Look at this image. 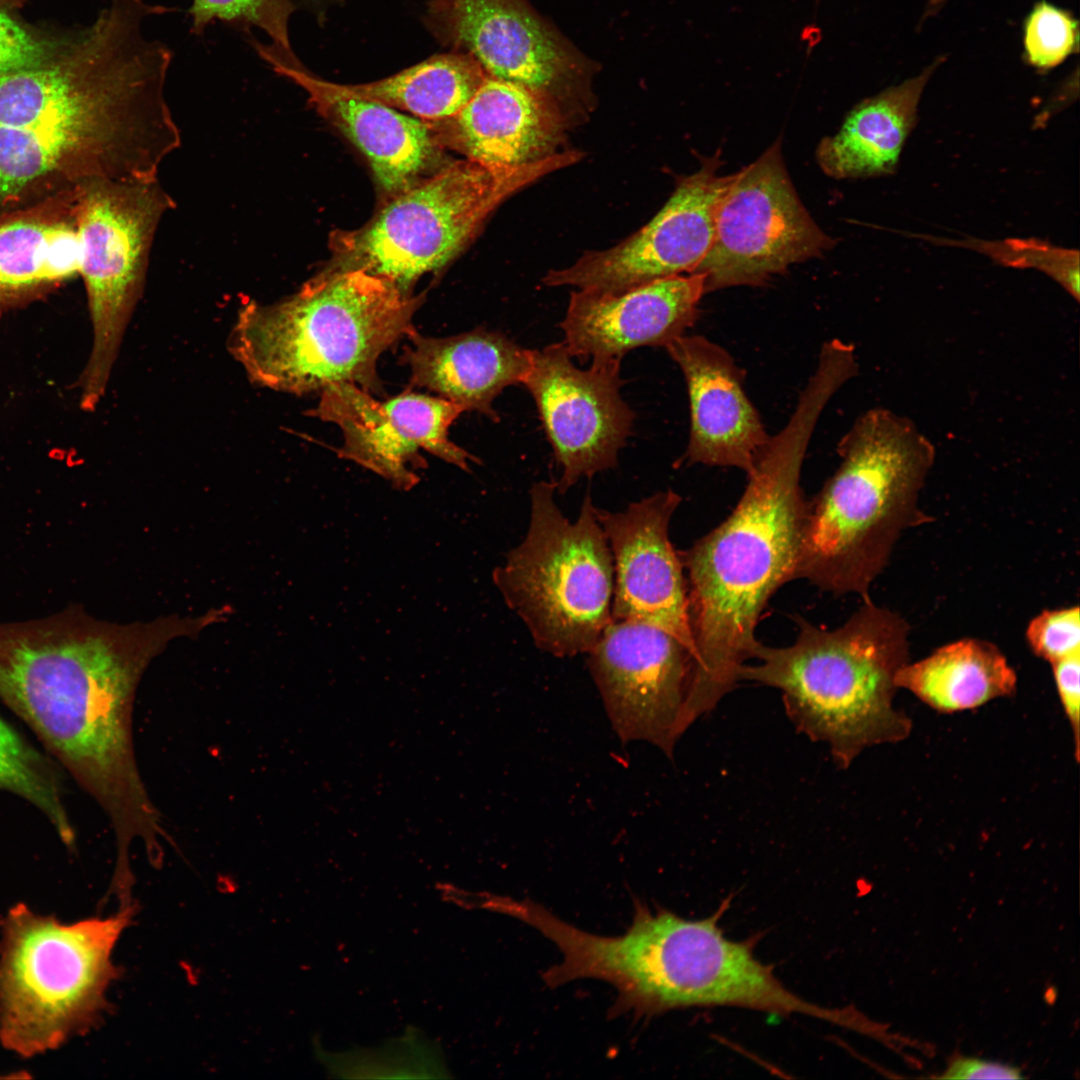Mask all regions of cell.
Masks as SVG:
<instances>
[{
	"label": "cell",
	"instance_id": "cell-33",
	"mask_svg": "<svg viewBox=\"0 0 1080 1080\" xmlns=\"http://www.w3.org/2000/svg\"><path fill=\"white\" fill-rule=\"evenodd\" d=\"M49 57L42 42L0 9V75L38 65Z\"/></svg>",
	"mask_w": 1080,
	"mask_h": 1080
},
{
	"label": "cell",
	"instance_id": "cell-24",
	"mask_svg": "<svg viewBox=\"0 0 1080 1080\" xmlns=\"http://www.w3.org/2000/svg\"><path fill=\"white\" fill-rule=\"evenodd\" d=\"M938 63L856 106L839 132L817 148L823 171L838 179L891 174L917 121L918 104Z\"/></svg>",
	"mask_w": 1080,
	"mask_h": 1080
},
{
	"label": "cell",
	"instance_id": "cell-11",
	"mask_svg": "<svg viewBox=\"0 0 1080 1080\" xmlns=\"http://www.w3.org/2000/svg\"><path fill=\"white\" fill-rule=\"evenodd\" d=\"M833 245L800 201L777 140L733 174L717 211L711 247L694 272L704 275L705 293L760 286Z\"/></svg>",
	"mask_w": 1080,
	"mask_h": 1080
},
{
	"label": "cell",
	"instance_id": "cell-18",
	"mask_svg": "<svg viewBox=\"0 0 1080 1080\" xmlns=\"http://www.w3.org/2000/svg\"><path fill=\"white\" fill-rule=\"evenodd\" d=\"M249 43L274 72L300 86L317 111L363 153L378 186L389 196L422 180L436 162L441 143L430 122L346 92L308 71L294 52L255 37Z\"/></svg>",
	"mask_w": 1080,
	"mask_h": 1080
},
{
	"label": "cell",
	"instance_id": "cell-13",
	"mask_svg": "<svg viewBox=\"0 0 1080 1080\" xmlns=\"http://www.w3.org/2000/svg\"><path fill=\"white\" fill-rule=\"evenodd\" d=\"M564 343L531 350L523 385L532 395L556 462L557 491L612 469L631 435L635 414L622 399L621 360L578 368Z\"/></svg>",
	"mask_w": 1080,
	"mask_h": 1080
},
{
	"label": "cell",
	"instance_id": "cell-21",
	"mask_svg": "<svg viewBox=\"0 0 1080 1080\" xmlns=\"http://www.w3.org/2000/svg\"><path fill=\"white\" fill-rule=\"evenodd\" d=\"M566 120L548 96L487 76L455 116L430 123L441 145L485 167L504 169L559 153Z\"/></svg>",
	"mask_w": 1080,
	"mask_h": 1080
},
{
	"label": "cell",
	"instance_id": "cell-5",
	"mask_svg": "<svg viewBox=\"0 0 1080 1080\" xmlns=\"http://www.w3.org/2000/svg\"><path fill=\"white\" fill-rule=\"evenodd\" d=\"M837 452L839 467L807 502L794 579L867 599L901 534L932 520L918 501L935 449L908 418L873 408Z\"/></svg>",
	"mask_w": 1080,
	"mask_h": 1080
},
{
	"label": "cell",
	"instance_id": "cell-10",
	"mask_svg": "<svg viewBox=\"0 0 1080 1080\" xmlns=\"http://www.w3.org/2000/svg\"><path fill=\"white\" fill-rule=\"evenodd\" d=\"M82 276L93 329L80 379V406L102 399L125 329L141 295L162 217L175 207L158 177L92 178L76 184Z\"/></svg>",
	"mask_w": 1080,
	"mask_h": 1080
},
{
	"label": "cell",
	"instance_id": "cell-14",
	"mask_svg": "<svg viewBox=\"0 0 1080 1080\" xmlns=\"http://www.w3.org/2000/svg\"><path fill=\"white\" fill-rule=\"evenodd\" d=\"M719 154L682 177L662 209L617 245L585 252L572 265L549 271L542 282L604 293L622 292L655 280L693 273L714 237L720 202L733 175H718Z\"/></svg>",
	"mask_w": 1080,
	"mask_h": 1080
},
{
	"label": "cell",
	"instance_id": "cell-17",
	"mask_svg": "<svg viewBox=\"0 0 1080 1080\" xmlns=\"http://www.w3.org/2000/svg\"><path fill=\"white\" fill-rule=\"evenodd\" d=\"M681 502L671 489L633 502L623 511L596 507L614 571L613 620H634L672 634L692 653L683 565L669 540V523Z\"/></svg>",
	"mask_w": 1080,
	"mask_h": 1080
},
{
	"label": "cell",
	"instance_id": "cell-30",
	"mask_svg": "<svg viewBox=\"0 0 1080 1080\" xmlns=\"http://www.w3.org/2000/svg\"><path fill=\"white\" fill-rule=\"evenodd\" d=\"M951 245L974 249L991 257L1001 265L1016 268H1033L1044 272L1058 282L1079 302V252L1056 247L1040 239H1005L983 241L963 239L950 241Z\"/></svg>",
	"mask_w": 1080,
	"mask_h": 1080
},
{
	"label": "cell",
	"instance_id": "cell-16",
	"mask_svg": "<svg viewBox=\"0 0 1080 1080\" xmlns=\"http://www.w3.org/2000/svg\"><path fill=\"white\" fill-rule=\"evenodd\" d=\"M463 409L444 398L411 390L379 401L360 387L342 383L320 392L316 408L308 412L332 422L342 431L339 457L375 472L399 490L419 482L415 473L426 467L420 450L470 471L480 460L453 443L448 435Z\"/></svg>",
	"mask_w": 1080,
	"mask_h": 1080
},
{
	"label": "cell",
	"instance_id": "cell-25",
	"mask_svg": "<svg viewBox=\"0 0 1080 1080\" xmlns=\"http://www.w3.org/2000/svg\"><path fill=\"white\" fill-rule=\"evenodd\" d=\"M896 686L938 712L954 713L1014 695L1017 675L996 645L966 638L905 664Z\"/></svg>",
	"mask_w": 1080,
	"mask_h": 1080
},
{
	"label": "cell",
	"instance_id": "cell-31",
	"mask_svg": "<svg viewBox=\"0 0 1080 1080\" xmlns=\"http://www.w3.org/2000/svg\"><path fill=\"white\" fill-rule=\"evenodd\" d=\"M1078 47L1077 21L1067 11L1046 2L1036 4L1024 27L1025 57L1047 70L1061 64Z\"/></svg>",
	"mask_w": 1080,
	"mask_h": 1080
},
{
	"label": "cell",
	"instance_id": "cell-12",
	"mask_svg": "<svg viewBox=\"0 0 1080 1080\" xmlns=\"http://www.w3.org/2000/svg\"><path fill=\"white\" fill-rule=\"evenodd\" d=\"M587 655L619 738L648 742L671 757L693 723L694 657L689 649L657 626L612 619Z\"/></svg>",
	"mask_w": 1080,
	"mask_h": 1080
},
{
	"label": "cell",
	"instance_id": "cell-35",
	"mask_svg": "<svg viewBox=\"0 0 1080 1080\" xmlns=\"http://www.w3.org/2000/svg\"><path fill=\"white\" fill-rule=\"evenodd\" d=\"M938 1078L944 1079H1022L1018 1067L973 1057H957Z\"/></svg>",
	"mask_w": 1080,
	"mask_h": 1080
},
{
	"label": "cell",
	"instance_id": "cell-3",
	"mask_svg": "<svg viewBox=\"0 0 1080 1080\" xmlns=\"http://www.w3.org/2000/svg\"><path fill=\"white\" fill-rule=\"evenodd\" d=\"M421 299L362 269L332 267L278 303L248 302L228 345L263 387L300 395L350 383L379 393L377 361L415 331Z\"/></svg>",
	"mask_w": 1080,
	"mask_h": 1080
},
{
	"label": "cell",
	"instance_id": "cell-23",
	"mask_svg": "<svg viewBox=\"0 0 1080 1080\" xmlns=\"http://www.w3.org/2000/svg\"><path fill=\"white\" fill-rule=\"evenodd\" d=\"M76 186L0 219V306L24 302L80 274Z\"/></svg>",
	"mask_w": 1080,
	"mask_h": 1080
},
{
	"label": "cell",
	"instance_id": "cell-8",
	"mask_svg": "<svg viewBox=\"0 0 1080 1080\" xmlns=\"http://www.w3.org/2000/svg\"><path fill=\"white\" fill-rule=\"evenodd\" d=\"M556 491V481L531 486L527 533L493 580L537 648L571 657L587 654L612 620L613 559L590 494L570 521Z\"/></svg>",
	"mask_w": 1080,
	"mask_h": 1080
},
{
	"label": "cell",
	"instance_id": "cell-29",
	"mask_svg": "<svg viewBox=\"0 0 1080 1080\" xmlns=\"http://www.w3.org/2000/svg\"><path fill=\"white\" fill-rule=\"evenodd\" d=\"M294 10L293 0H192L188 10L190 31L202 35L215 21L249 32L257 28L267 35L272 45L293 52L289 21Z\"/></svg>",
	"mask_w": 1080,
	"mask_h": 1080
},
{
	"label": "cell",
	"instance_id": "cell-28",
	"mask_svg": "<svg viewBox=\"0 0 1080 1080\" xmlns=\"http://www.w3.org/2000/svg\"><path fill=\"white\" fill-rule=\"evenodd\" d=\"M330 1073L341 1077L442 1078L447 1068L437 1047L415 1032L382 1047L325 1056Z\"/></svg>",
	"mask_w": 1080,
	"mask_h": 1080
},
{
	"label": "cell",
	"instance_id": "cell-15",
	"mask_svg": "<svg viewBox=\"0 0 1080 1080\" xmlns=\"http://www.w3.org/2000/svg\"><path fill=\"white\" fill-rule=\"evenodd\" d=\"M430 18L487 76L540 92L563 110L587 98L590 64L526 0H434Z\"/></svg>",
	"mask_w": 1080,
	"mask_h": 1080
},
{
	"label": "cell",
	"instance_id": "cell-26",
	"mask_svg": "<svg viewBox=\"0 0 1080 1080\" xmlns=\"http://www.w3.org/2000/svg\"><path fill=\"white\" fill-rule=\"evenodd\" d=\"M486 77L472 56L453 52L432 56L380 80L340 85L352 95L408 112L427 122H438L455 116Z\"/></svg>",
	"mask_w": 1080,
	"mask_h": 1080
},
{
	"label": "cell",
	"instance_id": "cell-27",
	"mask_svg": "<svg viewBox=\"0 0 1080 1080\" xmlns=\"http://www.w3.org/2000/svg\"><path fill=\"white\" fill-rule=\"evenodd\" d=\"M0 790L28 801L51 823L68 846L75 831L53 764L0 716Z\"/></svg>",
	"mask_w": 1080,
	"mask_h": 1080
},
{
	"label": "cell",
	"instance_id": "cell-1",
	"mask_svg": "<svg viewBox=\"0 0 1080 1080\" xmlns=\"http://www.w3.org/2000/svg\"><path fill=\"white\" fill-rule=\"evenodd\" d=\"M218 622L210 609L196 617L116 624L73 606L0 624V699L104 811L120 862L129 860L134 841L155 854L168 838L136 762L137 686L169 642Z\"/></svg>",
	"mask_w": 1080,
	"mask_h": 1080
},
{
	"label": "cell",
	"instance_id": "cell-7",
	"mask_svg": "<svg viewBox=\"0 0 1080 1080\" xmlns=\"http://www.w3.org/2000/svg\"><path fill=\"white\" fill-rule=\"evenodd\" d=\"M134 905L108 918L63 924L12 907L1 921L0 1042L28 1058L90 1031L109 1010L106 992L119 978L113 949Z\"/></svg>",
	"mask_w": 1080,
	"mask_h": 1080
},
{
	"label": "cell",
	"instance_id": "cell-2",
	"mask_svg": "<svg viewBox=\"0 0 1080 1080\" xmlns=\"http://www.w3.org/2000/svg\"><path fill=\"white\" fill-rule=\"evenodd\" d=\"M831 389L809 380L785 426L771 435L745 490L719 526L679 553L688 572L687 612L695 661L689 712L695 722L740 681L759 645L756 626L772 595L794 579L807 502L801 469Z\"/></svg>",
	"mask_w": 1080,
	"mask_h": 1080
},
{
	"label": "cell",
	"instance_id": "cell-32",
	"mask_svg": "<svg viewBox=\"0 0 1080 1080\" xmlns=\"http://www.w3.org/2000/svg\"><path fill=\"white\" fill-rule=\"evenodd\" d=\"M1026 638L1034 654L1050 664L1080 652L1079 607L1043 611L1030 621Z\"/></svg>",
	"mask_w": 1080,
	"mask_h": 1080
},
{
	"label": "cell",
	"instance_id": "cell-9",
	"mask_svg": "<svg viewBox=\"0 0 1080 1080\" xmlns=\"http://www.w3.org/2000/svg\"><path fill=\"white\" fill-rule=\"evenodd\" d=\"M580 158L577 151H563L504 169L452 162L391 197L365 226L336 233L333 267L362 269L410 295L415 282L451 261L505 200Z\"/></svg>",
	"mask_w": 1080,
	"mask_h": 1080
},
{
	"label": "cell",
	"instance_id": "cell-20",
	"mask_svg": "<svg viewBox=\"0 0 1080 1080\" xmlns=\"http://www.w3.org/2000/svg\"><path fill=\"white\" fill-rule=\"evenodd\" d=\"M683 373L690 432L680 463L732 467L749 474L771 435L744 389V372L722 346L681 335L664 346Z\"/></svg>",
	"mask_w": 1080,
	"mask_h": 1080
},
{
	"label": "cell",
	"instance_id": "cell-22",
	"mask_svg": "<svg viewBox=\"0 0 1080 1080\" xmlns=\"http://www.w3.org/2000/svg\"><path fill=\"white\" fill-rule=\"evenodd\" d=\"M412 346L402 357L411 371L410 384L436 392L477 411L494 422V399L508 386L522 384L530 367L531 350L507 336L475 329L445 338L425 337L416 330L408 336Z\"/></svg>",
	"mask_w": 1080,
	"mask_h": 1080
},
{
	"label": "cell",
	"instance_id": "cell-19",
	"mask_svg": "<svg viewBox=\"0 0 1080 1080\" xmlns=\"http://www.w3.org/2000/svg\"><path fill=\"white\" fill-rule=\"evenodd\" d=\"M705 294L701 273L675 275L622 292L575 290L560 327L570 355L618 359L632 349L662 346L694 325Z\"/></svg>",
	"mask_w": 1080,
	"mask_h": 1080
},
{
	"label": "cell",
	"instance_id": "cell-6",
	"mask_svg": "<svg viewBox=\"0 0 1080 1080\" xmlns=\"http://www.w3.org/2000/svg\"><path fill=\"white\" fill-rule=\"evenodd\" d=\"M727 898L711 916L690 920L666 910L635 905L619 936H607L599 952L604 980L617 991L616 1008L654 1016L691 1007H738L780 1016L803 1014L855 1030L860 1013L800 997L754 954V941L727 938L719 920Z\"/></svg>",
	"mask_w": 1080,
	"mask_h": 1080
},
{
	"label": "cell",
	"instance_id": "cell-34",
	"mask_svg": "<svg viewBox=\"0 0 1080 1080\" xmlns=\"http://www.w3.org/2000/svg\"><path fill=\"white\" fill-rule=\"evenodd\" d=\"M1057 693L1069 721L1074 739V755L1080 751V652L1051 664Z\"/></svg>",
	"mask_w": 1080,
	"mask_h": 1080
},
{
	"label": "cell",
	"instance_id": "cell-4",
	"mask_svg": "<svg viewBox=\"0 0 1080 1080\" xmlns=\"http://www.w3.org/2000/svg\"><path fill=\"white\" fill-rule=\"evenodd\" d=\"M798 635L785 647L759 643L757 663L740 680L780 690L798 731L826 744L848 768L867 748L910 735L911 719L895 708L896 675L909 662V626L869 598L840 627L828 630L798 618Z\"/></svg>",
	"mask_w": 1080,
	"mask_h": 1080
}]
</instances>
